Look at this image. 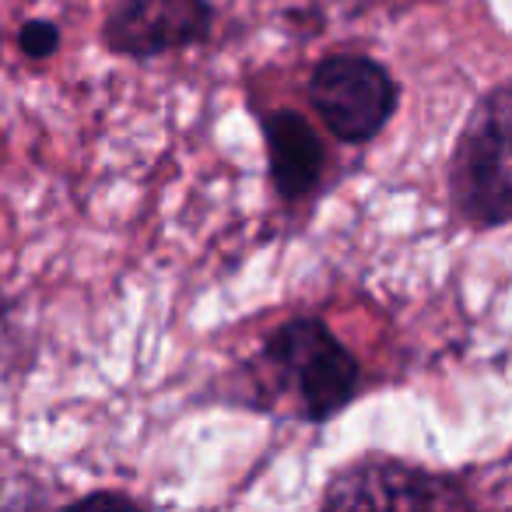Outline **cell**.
<instances>
[{"label":"cell","instance_id":"4","mask_svg":"<svg viewBox=\"0 0 512 512\" xmlns=\"http://www.w3.org/2000/svg\"><path fill=\"white\" fill-rule=\"evenodd\" d=\"M211 22V0H116L102 36L120 57L151 60L204 43Z\"/></svg>","mask_w":512,"mask_h":512},{"label":"cell","instance_id":"2","mask_svg":"<svg viewBox=\"0 0 512 512\" xmlns=\"http://www.w3.org/2000/svg\"><path fill=\"white\" fill-rule=\"evenodd\" d=\"M264 362L292 383L299 418L323 425L351 404L358 390V362L323 320L295 316L264 344Z\"/></svg>","mask_w":512,"mask_h":512},{"label":"cell","instance_id":"6","mask_svg":"<svg viewBox=\"0 0 512 512\" xmlns=\"http://www.w3.org/2000/svg\"><path fill=\"white\" fill-rule=\"evenodd\" d=\"M267 155H271V179L285 200H302L320 186L323 176V144L313 123L299 113L278 109L264 120Z\"/></svg>","mask_w":512,"mask_h":512},{"label":"cell","instance_id":"5","mask_svg":"<svg viewBox=\"0 0 512 512\" xmlns=\"http://www.w3.org/2000/svg\"><path fill=\"white\" fill-rule=\"evenodd\" d=\"M327 509H456L467 495L446 477L397 460H362L337 474L323 495Z\"/></svg>","mask_w":512,"mask_h":512},{"label":"cell","instance_id":"7","mask_svg":"<svg viewBox=\"0 0 512 512\" xmlns=\"http://www.w3.org/2000/svg\"><path fill=\"white\" fill-rule=\"evenodd\" d=\"M57 46H60V29L53 22H29L22 29V50L29 57L43 60L50 53H57Z\"/></svg>","mask_w":512,"mask_h":512},{"label":"cell","instance_id":"3","mask_svg":"<svg viewBox=\"0 0 512 512\" xmlns=\"http://www.w3.org/2000/svg\"><path fill=\"white\" fill-rule=\"evenodd\" d=\"M309 99L330 134L348 144H365L397 113L400 92L383 64L355 53H334L316 64Z\"/></svg>","mask_w":512,"mask_h":512},{"label":"cell","instance_id":"1","mask_svg":"<svg viewBox=\"0 0 512 512\" xmlns=\"http://www.w3.org/2000/svg\"><path fill=\"white\" fill-rule=\"evenodd\" d=\"M449 200L477 228L512 221V81L481 95L449 158Z\"/></svg>","mask_w":512,"mask_h":512}]
</instances>
